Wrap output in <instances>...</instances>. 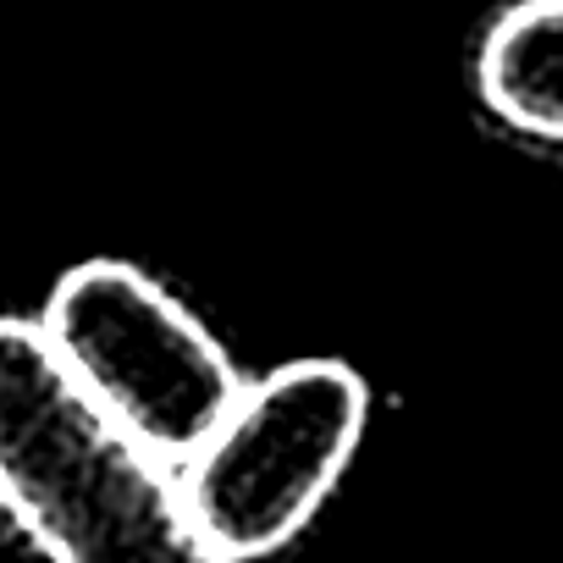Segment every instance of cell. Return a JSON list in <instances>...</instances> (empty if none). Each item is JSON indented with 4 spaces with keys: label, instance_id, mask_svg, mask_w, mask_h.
Here are the masks:
<instances>
[{
    "label": "cell",
    "instance_id": "3",
    "mask_svg": "<svg viewBox=\"0 0 563 563\" xmlns=\"http://www.w3.org/2000/svg\"><path fill=\"white\" fill-rule=\"evenodd\" d=\"M40 332L67 376L166 464H183L238 398L221 343L161 282L122 260L67 271Z\"/></svg>",
    "mask_w": 563,
    "mask_h": 563
},
{
    "label": "cell",
    "instance_id": "1",
    "mask_svg": "<svg viewBox=\"0 0 563 563\" xmlns=\"http://www.w3.org/2000/svg\"><path fill=\"white\" fill-rule=\"evenodd\" d=\"M0 503L56 563H227L172 464L67 376L34 321H0Z\"/></svg>",
    "mask_w": 563,
    "mask_h": 563
},
{
    "label": "cell",
    "instance_id": "4",
    "mask_svg": "<svg viewBox=\"0 0 563 563\" xmlns=\"http://www.w3.org/2000/svg\"><path fill=\"white\" fill-rule=\"evenodd\" d=\"M481 100L519 133L563 144V0H519L481 45Z\"/></svg>",
    "mask_w": 563,
    "mask_h": 563
},
{
    "label": "cell",
    "instance_id": "2",
    "mask_svg": "<svg viewBox=\"0 0 563 563\" xmlns=\"http://www.w3.org/2000/svg\"><path fill=\"white\" fill-rule=\"evenodd\" d=\"M371 415L365 382L338 360H299L238 387L221 426L183 459V503L227 558H265L294 541L349 470Z\"/></svg>",
    "mask_w": 563,
    "mask_h": 563
}]
</instances>
